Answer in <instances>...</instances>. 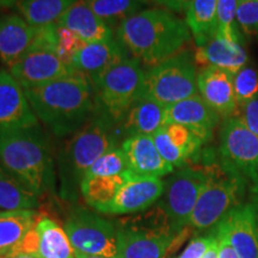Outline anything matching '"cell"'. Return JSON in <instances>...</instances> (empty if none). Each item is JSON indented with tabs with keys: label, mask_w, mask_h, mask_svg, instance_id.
<instances>
[{
	"label": "cell",
	"mask_w": 258,
	"mask_h": 258,
	"mask_svg": "<svg viewBox=\"0 0 258 258\" xmlns=\"http://www.w3.org/2000/svg\"><path fill=\"white\" fill-rule=\"evenodd\" d=\"M37 120L56 137H67L92 117L96 108L91 79L78 71L53 82L25 89Z\"/></svg>",
	"instance_id": "6da1fadb"
},
{
	"label": "cell",
	"mask_w": 258,
	"mask_h": 258,
	"mask_svg": "<svg viewBox=\"0 0 258 258\" xmlns=\"http://www.w3.org/2000/svg\"><path fill=\"white\" fill-rule=\"evenodd\" d=\"M190 36L185 21L164 9L143 10L115 30V38L128 54L151 67L179 54Z\"/></svg>",
	"instance_id": "7a4b0ae2"
},
{
	"label": "cell",
	"mask_w": 258,
	"mask_h": 258,
	"mask_svg": "<svg viewBox=\"0 0 258 258\" xmlns=\"http://www.w3.org/2000/svg\"><path fill=\"white\" fill-rule=\"evenodd\" d=\"M0 166L37 198L55 189L50 143L40 124L0 132Z\"/></svg>",
	"instance_id": "3957f363"
},
{
	"label": "cell",
	"mask_w": 258,
	"mask_h": 258,
	"mask_svg": "<svg viewBox=\"0 0 258 258\" xmlns=\"http://www.w3.org/2000/svg\"><path fill=\"white\" fill-rule=\"evenodd\" d=\"M115 127L116 123L106 116H93L62 145L57 157V173L63 200L76 201L83 179L93 163L105 152L118 147Z\"/></svg>",
	"instance_id": "277c9868"
},
{
	"label": "cell",
	"mask_w": 258,
	"mask_h": 258,
	"mask_svg": "<svg viewBox=\"0 0 258 258\" xmlns=\"http://www.w3.org/2000/svg\"><path fill=\"white\" fill-rule=\"evenodd\" d=\"M115 225L114 258H165L179 234L158 205L139 215L118 219Z\"/></svg>",
	"instance_id": "5b68a950"
},
{
	"label": "cell",
	"mask_w": 258,
	"mask_h": 258,
	"mask_svg": "<svg viewBox=\"0 0 258 258\" xmlns=\"http://www.w3.org/2000/svg\"><path fill=\"white\" fill-rule=\"evenodd\" d=\"M146 71L134 57H128L91 79L98 111L120 123L131 106L143 98Z\"/></svg>",
	"instance_id": "8992f818"
},
{
	"label": "cell",
	"mask_w": 258,
	"mask_h": 258,
	"mask_svg": "<svg viewBox=\"0 0 258 258\" xmlns=\"http://www.w3.org/2000/svg\"><path fill=\"white\" fill-rule=\"evenodd\" d=\"M198 92V71L188 51H180L146 71L143 98L169 106Z\"/></svg>",
	"instance_id": "52a82bcc"
},
{
	"label": "cell",
	"mask_w": 258,
	"mask_h": 258,
	"mask_svg": "<svg viewBox=\"0 0 258 258\" xmlns=\"http://www.w3.org/2000/svg\"><path fill=\"white\" fill-rule=\"evenodd\" d=\"M57 51L56 24L42 27L37 43L9 72L25 89L36 88L74 72Z\"/></svg>",
	"instance_id": "ba28073f"
},
{
	"label": "cell",
	"mask_w": 258,
	"mask_h": 258,
	"mask_svg": "<svg viewBox=\"0 0 258 258\" xmlns=\"http://www.w3.org/2000/svg\"><path fill=\"white\" fill-rule=\"evenodd\" d=\"M238 178L224 169H208L207 179L190 218L189 228L202 232L212 230L234 207Z\"/></svg>",
	"instance_id": "9c48e42d"
},
{
	"label": "cell",
	"mask_w": 258,
	"mask_h": 258,
	"mask_svg": "<svg viewBox=\"0 0 258 258\" xmlns=\"http://www.w3.org/2000/svg\"><path fill=\"white\" fill-rule=\"evenodd\" d=\"M63 230L74 247L84 253L114 258L116 225L114 221L84 207H76L64 221Z\"/></svg>",
	"instance_id": "30bf717a"
},
{
	"label": "cell",
	"mask_w": 258,
	"mask_h": 258,
	"mask_svg": "<svg viewBox=\"0 0 258 258\" xmlns=\"http://www.w3.org/2000/svg\"><path fill=\"white\" fill-rule=\"evenodd\" d=\"M207 179V170L183 166L165 182L158 206L165 213L176 233L189 227L190 218Z\"/></svg>",
	"instance_id": "8fae6325"
},
{
	"label": "cell",
	"mask_w": 258,
	"mask_h": 258,
	"mask_svg": "<svg viewBox=\"0 0 258 258\" xmlns=\"http://www.w3.org/2000/svg\"><path fill=\"white\" fill-rule=\"evenodd\" d=\"M220 152L224 170L256 178L258 171V137L237 116L227 117L221 128Z\"/></svg>",
	"instance_id": "7c38bea8"
},
{
	"label": "cell",
	"mask_w": 258,
	"mask_h": 258,
	"mask_svg": "<svg viewBox=\"0 0 258 258\" xmlns=\"http://www.w3.org/2000/svg\"><path fill=\"white\" fill-rule=\"evenodd\" d=\"M165 190V182L156 177H139L132 173L116 198L98 213L109 215L137 214L147 211L159 201Z\"/></svg>",
	"instance_id": "4fadbf2b"
},
{
	"label": "cell",
	"mask_w": 258,
	"mask_h": 258,
	"mask_svg": "<svg viewBox=\"0 0 258 258\" xmlns=\"http://www.w3.org/2000/svg\"><path fill=\"white\" fill-rule=\"evenodd\" d=\"M38 125L23 86L9 70H0V132Z\"/></svg>",
	"instance_id": "5bb4252c"
},
{
	"label": "cell",
	"mask_w": 258,
	"mask_h": 258,
	"mask_svg": "<svg viewBox=\"0 0 258 258\" xmlns=\"http://www.w3.org/2000/svg\"><path fill=\"white\" fill-rule=\"evenodd\" d=\"M239 258H258L257 211L253 205L234 206L218 224Z\"/></svg>",
	"instance_id": "9a60e30c"
},
{
	"label": "cell",
	"mask_w": 258,
	"mask_h": 258,
	"mask_svg": "<svg viewBox=\"0 0 258 258\" xmlns=\"http://www.w3.org/2000/svg\"><path fill=\"white\" fill-rule=\"evenodd\" d=\"M219 121L220 115L199 93L166 106V123L184 125L202 143L211 139Z\"/></svg>",
	"instance_id": "2e32d148"
},
{
	"label": "cell",
	"mask_w": 258,
	"mask_h": 258,
	"mask_svg": "<svg viewBox=\"0 0 258 258\" xmlns=\"http://www.w3.org/2000/svg\"><path fill=\"white\" fill-rule=\"evenodd\" d=\"M41 29L28 23L21 15L0 18V60L8 69L35 47Z\"/></svg>",
	"instance_id": "e0dca14e"
},
{
	"label": "cell",
	"mask_w": 258,
	"mask_h": 258,
	"mask_svg": "<svg viewBox=\"0 0 258 258\" xmlns=\"http://www.w3.org/2000/svg\"><path fill=\"white\" fill-rule=\"evenodd\" d=\"M127 158L128 171L139 177H161L170 175L175 167L161 157L150 135L127 137L121 145Z\"/></svg>",
	"instance_id": "ac0fdd59"
},
{
	"label": "cell",
	"mask_w": 258,
	"mask_h": 258,
	"mask_svg": "<svg viewBox=\"0 0 258 258\" xmlns=\"http://www.w3.org/2000/svg\"><path fill=\"white\" fill-rule=\"evenodd\" d=\"M199 95L222 117H232L238 109L234 96L233 74L214 66L198 73Z\"/></svg>",
	"instance_id": "d6986e66"
},
{
	"label": "cell",
	"mask_w": 258,
	"mask_h": 258,
	"mask_svg": "<svg viewBox=\"0 0 258 258\" xmlns=\"http://www.w3.org/2000/svg\"><path fill=\"white\" fill-rule=\"evenodd\" d=\"M128 57H132L128 51L116 38H112L104 42L84 43L70 63L76 71L93 79Z\"/></svg>",
	"instance_id": "ffe728a7"
},
{
	"label": "cell",
	"mask_w": 258,
	"mask_h": 258,
	"mask_svg": "<svg viewBox=\"0 0 258 258\" xmlns=\"http://www.w3.org/2000/svg\"><path fill=\"white\" fill-rule=\"evenodd\" d=\"M152 138L161 157L173 167L184 166L203 144L191 131L178 123H166Z\"/></svg>",
	"instance_id": "44dd1931"
},
{
	"label": "cell",
	"mask_w": 258,
	"mask_h": 258,
	"mask_svg": "<svg viewBox=\"0 0 258 258\" xmlns=\"http://www.w3.org/2000/svg\"><path fill=\"white\" fill-rule=\"evenodd\" d=\"M247 59L246 51L241 47L238 38L222 36L218 32L207 43L198 47L195 54L196 62L206 64V67H218L232 74L239 72L246 66Z\"/></svg>",
	"instance_id": "7402d4cb"
},
{
	"label": "cell",
	"mask_w": 258,
	"mask_h": 258,
	"mask_svg": "<svg viewBox=\"0 0 258 258\" xmlns=\"http://www.w3.org/2000/svg\"><path fill=\"white\" fill-rule=\"evenodd\" d=\"M57 25L73 32L84 43L112 40L114 31L96 16L83 0H77L57 21Z\"/></svg>",
	"instance_id": "603a6c76"
},
{
	"label": "cell",
	"mask_w": 258,
	"mask_h": 258,
	"mask_svg": "<svg viewBox=\"0 0 258 258\" xmlns=\"http://www.w3.org/2000/svg\"><path fill=\"white\" fill-rule=\"evenodd\" d=\"M165 124L166 106L146 98L134 103L120 122L125 138L133 135L153 137Z\"/></svg>",
	"instance_id": "cb8c5ba5"
},
{
	"label": "cell",
	"mask_w": 258,
	"mask_h": 258,
	"mask_svg": "<svg viewBox=\"0 0 258 258\" xmlns=\"http://www.w3.org/2000/svg\"><path fill=\"white\" fill-rule=\"evenodd\" d=\"M38 219L36 211H0V256L11 253Z\"/></svg>",
	"instance_id": "d4e9b609"
},
{
	"label": "cell",
	"mask_w": 258,
	"mask_h": 258,
	"mask_svg": "<svg viewBox=\"0 0 258 258\" xmlns=\"http://www.w3.org/2000/svg\"><path fill=\"white\" fill-rule=\"evenodd\" d=\"M38 233V258H76L74 247L61 226L48 217H40L36 224Z\"/></svg>",
	"instance_id": "484cf974"
},
{
	"label": "cell",
	"mask_w": 258,
	"mask_h": 258,
	"mask_svg": "<svg viewBox=\"0 0 258 258\" xmlns=\"http://www.w3.org/2000/svg\"><path fill=\"white\" fill-rule=\"evenodd\" d=\"M131 177L132 172L129 171L116 176L85 177L80 185V195L97 212L116 198Z\"/></svg>",
	"instance_id": "4316f807"
},
{
	"label": "cell",
	"mask_w": 258,
	"mask_h": 258,
	"mask_svg": "<svg viewBox=\"0 0 258 258\" xmlns=\"http://www.w3.org/2000/svg\"><path fill=\"white\" fill-rule=\"evenodd\" d=\"M217 4L218 0H194L185 11V23L198 47L217 34Z\"/></svg>",
	"instance_id": "83f0119b"
},
{
	"label": "cell",
	"mask_w": 258,
	"mask_h": 258,
	"mask_svg": "<svg viewBox=\"0 0 258 258\" xmlns=\"http://www.w3.org/2000/svg\"><path fill=\"white\" fill-rule=\"evenodd\" d=\"M77 0H21L19 15L34 27H49L57 23Z\"/></svg>",
	"instance_id": "f1b7e54d"
},
{
	"label": "cell",
	"mask_w": 258,
	"mask_h": 258,
	"mask_svg": "<svg viewBox=\"0 0 258 258\" xmlns=\"http://www.w3.org/2000/svg\"><path fill=\"white\" fill-rule=\"evenodd\" d=\"M40 198L0 166V211H35Z\"/></svg>",
	"instance_id": "f546056e"
},
{
	"label": "cell",
	"mask_w": 258,
	"mask_h": 258,
	"mask_svg": "<svg viewBox=\"0 0 258 258\" xmlns=\"http://www.w3.org/2000/svg\"><path fill=\"white\" fill-rule=\"evenodd\" d=\"M90 10L110 28H117L125 19L141 11L145 0H83Z\"/></svg>",
	"instance_id": "4dcf8cb0"
},
{
	"label": "cell",
	"mask_w": 258,
	"mask_h": 258,
	"mask_svg": "<svg viewBox=\"0 0 258 258\" xmlns=\"http://www.w3.org/2000/svg\"><path fill=\"white\" fill-rule=\"evenodd\" d=\"M128 171L127 158L122 147H115L105 152L90 167L85 177L116 176Z\"/></svg>",
	"instance_id": "1f68e13d"
},
{
	"label": "cell",
	"mask_w": 258,
	"mask_h": 258,
	"mask_svg": "<svg viewBox=\"0 0 258 258\" xmlns=\"http://www.w3.org/2000/svg\"><path fill=\"white\" fill-rule=\"evenodd\" d=\"M234 96L238 106L258 96V71L251 66H244L233 74Z\"/></svg>",
	"instance_id": "d6a6232c"
},
{
	"label": "cell",
	"mask_w": 258,
	"mask_h": 258,
	"mask_svg": "<svg viewBox=\"0 0 258 258\" xmlns=\"http://www.w3.org/2000/svg\"><path fill=\"white\" fill-rule=\"evenodd\" d=\"M239 0H218L217 27L218 34L230 38H238L237 9Z\"/></svg>",
	"instance_id": "836d02e7"
},
{
	"label": "cell",
	"mask_w": 258,
	"mask_h": 258,
	"mask_svg": "<svg viewBox=\"0 0 258 258\" xmlns=\"http://www.w3.org/2000/svg\"><path fill=\"white\" fill-rule=\"evenodd\" d=\"M237 25L246 35H258V0H239Z\"/></svg>",
	"instance_id": "e575fe53"
},
{
	"label": "cell",
	"mask_w": 258,
	"mask_h": 258,
	"mask_svg": "<svg viewBox=\"0 0 258 258\" xmlns=\"http://www.w3.org/2000/svg\"><path fill=\"white\" fill-rule=\"evenodd\" d=\"M215 238H217V232H215V228L213 227L208 234L196 237L190 240V243L186 245L183 252L177 258H202L206 251L208 250L209 245L212 244V241Z\"/></svg>",
	"instance_id": "d590c367"
},
{
	"label": "cell",
	"mask_w": 258,
	"mask_h": 258,
	"mask_svg": "<svg viewBox=\"0 0 258 258\" xmlns=\"http://www.w3.org/2000/svg\"><path fill=\"white\" fill-rule=\"evenodd\" d=\"M238 108H239L238 111L239 116L237 117H239L243 123L258 137V96Z\"/></svg>",
	"instance_id": "8d00e7d4"
},
{
	"label": "cell",
	"mask_w": 258,
	"mask_h": 258,
	"mask_svg": "<svg viewBox=\"0 0 258 258\" xmlns=\"http://www.w3.org/2000/svg\"><path fill=\"white\" fill-rule=\"evenodd\" d=\"M214 228L218 237V258H239L233 247H232L230 240L226 237L224 231H222L218 225L214 226Z\"/></svg>",
	"instance_id": "74e56055"
},
{
	"label": "cell",
	"mask_w": 258,
	"mask_h": 258,
	"mask_svg": "<svg viewBox=\"0 0 258 258\" xmlns=\"http://www.w3.org/2000/svg\"><path fill=\"white\" fill-rule=\"evenodd\" d=\"M153 2L165 9L166 11L183 12L189 9L194 0H153Z\"/></svg>",
	"instance_id": "f35d334b"
},
{
	"label": "cell",
	"mask_w": 258,
	"mask_h": 258,
	"mask_svg": "<svg viewBox=\"0 0 258 258\" xmlns=\"http://www.w3.org/2000/svg\"><path fill=\"white\" fill-rule=\"evenodd\" d=\"M218 250H219V246H218V237H217L212 241V244L209 245L208 250L206 251V253L203 254L202 258H218Z\"/></svg>",
	"instance_id": "ab89813d"
},
{
	"label": "cell",
	"mask_w": 258,
	"mask_h": 258,
	"mask_svg": "<svg viewBox=\"0 0 258 258\" xmlns=\"http://www.w3.org/2000/svg\"><path fill=\"white\" fill-rule=\"evenodd\" d=\"M3 258H38V257L36 254H31V253L14 252V253L6 254V256H3Z\"/></svg>",
	"instance_id": "60d3db41"
},
{
	"label": "cell",
	"mask_w": 258,
	"mask_h": 258,
	"mask_svg": "<svg viewBox=\"0 0 258 258\" xmlns=\"http://www.w3.org/2000/svg\"><path fill=\"white\" fill-rule=\"evenodd\" d=\"M21 0H0V8L2 9H10L17 6Z\"/></svg>",
	"instance_id": "b9f144b4"
},
{
	"label": "cell",
	"mask_w": 258,
	"mask_h": 258,
	"mask_svg": "<svg viewBox=\"0 0 258 258\" xmlns=\"http://www.w3.org/2000/svg\"><path fill=\"white\" fill-rule=\"evenodd\" d=\"M74 254H76V258H106L102 256H95V254L84 253L82 251H78V250H74Z\"/></svg>",
	"instance_id": "7bdbcfd3"
},
{
	"label": "cell",
	"mask_w": 258,
	"mask_h": 258,
	"mask_svg": "<svg viewBox=\"0 0 258 258\" xmlns=\"http://www.w3.org/2000/svg\"><path fill=\"white\" fill-rule=\"evenodd\" d=\"M256 211H257V224H258V207H256Z\"/></svg>",
	"instance_id": "ee69618b"
},
{
	"label": "cell",
	"mask_w": 258,
	"mask_h": 258,
	"mask_svg": "<svg viewBox=\"0 0 258 258\" xmlns=\"http://www.w3.org/2000/svg\"><path fill=\"white\" fill-rule=\"evenodd\" d=\"M0 258H3V256H0Z\"/></svg>",
	"instance_id": "f6af8a7d"
},
{
	"label": "cell",
	"mask_w": 258,
	"mask_h": 258,
	"mask_svg": "<svg viewBox=\"0 0 258 258\" xmlns=\"http://www.w3.org/2000/svg\"><path fill=\"white\" fill-rule=\"evenodd\" d=\"M0 10H2V8H0ZM0 18H2V17H0Z\"/></svg>",
	"instance_id": "bcb514c9"
},
{
	"label": "cell",
	"mask_w": 258,
	"mask_h": 258,
	"mask_svg": "<svg viewBox=\"0 0 258 258\" xmlns=\"http://www.w3.org/2000/svg\"><path fill=\"white\" fill-rule=\"evenodd\" d=\"M145 2H147V0H145Z\"/></svg>",
	"instance_id": "7dc6e473"
}]
</instances>
